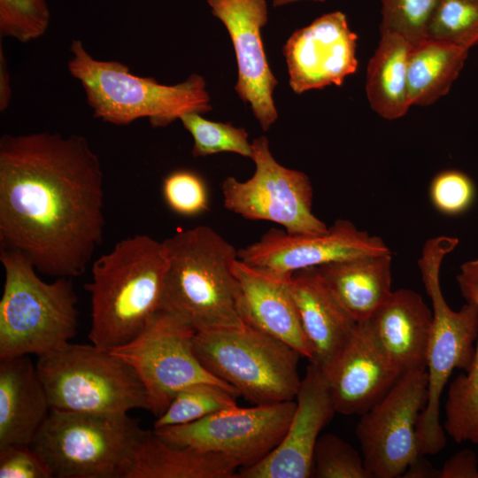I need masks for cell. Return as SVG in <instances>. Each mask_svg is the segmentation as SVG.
Returning a JSON list of instances; mask_svg holds the SVG:
<instances>
[{"label":"cell","mask_w":478,"mask_h":478,"mask_svg":"<svg viewBox=\"0 0 478 478\" xmlns=\"http://www.w3.org/2000/svg\"><path fill=\"white\" fill-rule=\"evenodd\" d=\"M457 282L466 302L478 308V258L461 265ZM443 428L458 443H478V335L470 370L460 374L449 387Z\"/></svg>","instance_id":"4316f807"},{"label":"cell","mask_w":478,"mask_h":478,"mask_svg":"<svg viewBox=\"0 0 478 478\" xmlns=\"http://www.w3.org/2000/svg\"><path fill=\"white\" fill-rule=\"evenodd\" d=\"M380 346L402 372L426 370L433 311L408 289L392 291L367 320Z\"/></svg>","instance_id":"ffe728a7"},{"label":"cell","mask_w":478,"mask_h":478,"mask_svg":"<svg viewBox=\"0 0 478 478\" xmlns=\"http://www.w3.org/2000/svg\"><path fill=\"white\" fill-rule=\"evenodd\" d=\"M42 456L30 444H12L0 449V478H52Z\"/></svg>","instance_id":"d590c367"},{"label":"cell","mask_w":478,"mask_h":478,"mask_svg":"<svg viewBox=\"0 0 478 478\" xmlns=\"http://www.w3.org/2000/svg\"><path fill=\"white\" fill-rule=\"evenodd\" d=\"M196 355L213 375L255 405L297 397L300 354L284 342L255 328L197 331Z\"/></svg>","instance_id":"9c48e42d"},{"label":"cell","mask_w":478,"mask_h":478,"mask_svg":"<svg viewBox=\"0 0 478 478\" xmlns=\"http://www.w3.org/2000/svg\"><path fill=\"white\" fill-rule=\"evenodd\" d=\"M378 46L366 66V94L372 110L393 120L404 117L408 101L407 66L412 43L393 32H380Z\"/></svg>","instance_id":"d4e9b609"},{"label":"cell","mask_w":478,"mask_h":478,"mask_svg":"<svg viewBox=\"0 0 478 478\" xmlns=\"http://www.w3.org/2000/svg\"><path fill=\"white\" fill-rule=\"evenodd\" d=\"M477 456H478V454H477Z\"/></svg>","instance_id":"60d3db41"},{"label":"cell","mask_w":478,"mask_h":478,"mask_svg":"<svg viewBox=\"0 0 478 478\" xmlns=\"http://www.w3.org/2000/svg\"><path fill=\"white\" fill-rule=\"evenodd\" d=\"M167 267L163 241L147 235L122 239L96 258L85 284L91 298V343L112 351L139 335L160 309Z\"/></svg>","instance_id":"7a4b0ae2"},{"label":"cell","mask_w":478,"mask_h":478,"mask_svg":"<svg viewBox=\"0 0 478 478\" xmlns=\"http://www.w3.org/2000/svg\"><path fill=\"white\" fill-rule=\"evenodd\" d=\"M421 457L422 455H420L418 459L410 465L403 476L410 478H440L441 470H436L430 463H428L426 459H421Z\"/></svg>","instance_id":"f35d334b"},{"label":"cell","mask_w":478,"mask_h":478,"mask_svg":"<svg viewBox=\"0 0 478 478\" xmlns=\"http://www.w3.org/2000/svg\"><path fill=\"white\" fill-rule=\"evenodd\" d=\"M12 98L11 77L3 46L0 47V111L4 112Z\"/></svg>","instance_id":"74e56055"},{"label":"cell","mask_w":478,"mask_h":478,"mask_svg":"<svg viewBox=\"0 0 478 478\" xmlns=\"http://www.w3.org/2000/svg\"><path fill=\"white\" fill-rule=\"evenodd\" d=\"M391 253L315 267L327 288L357 322L366 321L391 294Z\"/></svg>","instance_id":"603a6c76"},{"label":"cell","mask_w":478,"mask_h":478,"mask_svg":"<svg viewBox=\"0 0 478 478\" xmlns=\"http://www.w3.org/2000/svg\"><path fill=\"white\" fill-rule=\"evenodd\" d=\"M295 409L294 400L235 405L197 421L153 431L171 443L222 455L240 468L260 461L280 443Z\"/></svg>","instance_id":"4fadbf2b"},{"label":"cell","mask_w":478,"mask_h":478,"mask_svg":"<svg viewBox=\"0 0 478 478\" xmlns=\"http://www.w3.org/2000/svg\"><path fill=\"white\" fill-rule=\"evenodd\" d=\"M196 333L177 316L158 310L133 340L111 351L134 368L146 389L149 412L156 418L179 390L194 383H215L237 394L201 363L194 349Z\"/></svg>","instance_id":"30bf717a"},{"label":"cell","mask_w":478,"mask_h":478,"mask_svg":"<svg viewBox=\"0 0 478 478\" xmlns=\"http://www.w3.org/2000/svg\"><path fill=\"white\" fill-rule=\"evenodd\" d=\"M50 19L46 0H0V36L27 42L45 34Z\"/></svg>","instance_id":"d6a6232c"},{"label":"cell","mask_w":478,"mask_h":478,"mask_svg":"<svg viewBox=\"0 0 478 478\" xmlns=\"http://www.w3.org/2000/svg\"><path fill=\"white\" fill-rule=\"evenodd\" d=\"M296 409L280 443L260 461L236 472L238 478H308L320 433L336 412L320 368L310 362L296 397Z\"/></svg>","instance_id":"2e32d148"},{"label":"cell","mask_w":478,"mask_h":478,"mask_svg":"<svg viewBox=\"0 0 478 478\" xmlns=\"http://www.w3.org/2000/svg\"><path fill=\"white\" fill-rule=\"evenodd\" d=\"M297 1H301V0H273V4H274V6L277 7V6H282V5L291 4V3H294V2H297ZM312 1L322 3L325 0H312Z\"/></svg>","instance_id":"ab89813d"},{"label":"cell","mask_w":478,"mask_h":478,"mask_svg":"<svg viewBox=\"0 0 478 478\" xmlns=\"http://www.w3.org/2000/svg\"><path fill=\"white\" fill-rule=\"evenodd\" d=\"M357 41L340 11L323 14L296 30L282 49L292 90L302 94L341 86L358 69Z\"/></svg>","instance_id":"9a60e30c"},{"label":"cell","mask_w":478,"mask_h":478,"mask_svg":"<svg viewBox=\"0 0 478 478\" xmlns=\"http://www.w3.org/2000/svg\"><path fill=\"white\" fill-rule=\"evenodd\" d=\"M180 120L193 137L194 157L220 152L251 157V143L248 141V133L244 128L234 127L231 123L208 120L197 112L186 113Z\"/></svg>","instance_id":"f1b7e54d"},{"label":"cell","mask_w":478,"mask_h":478,"mask_svg":"<svg viewBox=\"0 0 478 478\" xmlns=\"http://www.w3.org/2000/svg\"><path fill=\"white\" fill-rule=\"evenodd\" d=\"M128 413L51 409L32 446L58 478H126L145 433Z\"/></svg>","instance_id":"52a82bcc"},{"label":"cell","mask_w":478,"mask_h":478,"mask_svg":"<svg viewBox=\"0 0 478 478\" xmlns=\"http://www.w3.org/2000/svg\"><path fill=\"white\" fill-rule=\"evenodd\" d=\"M212 13L226 27L234 45L238 78L235 91L250 103L255 118L266 131L278 113L273 98L277 80L267 62L261 28L267 22L265 0H207Z\"/></svg>","instance_id":"e0dca14e"},{"label":"cell","mask_w":478,"mask_h":478,"mask_svg":"<svg viewBox=\"0 0 478 478\" xmlns=\"http://www.w3.org/2000/svg\"><path fill=\"white\" fill-rule=\"evenodd\" d=\"M468 52L432 38L412 44L407 66L410 105L428 106L446 96L462 71Z\"/></svg>","instance_id":"484cf974"},{"label":"cell","mask_w":478,"mask_h":478,"mask_svg":"<svg viewBox=\"0 0 478 478\" xmlns=\"http://www.w3.org/2000/svg\"><path fill=\"white\" fill-rule=\"evenodd\" d=\"M67 63L70 74L81 84L95 118L126 126L147 118L153 127H166L189 112L212 110L203 76L193 73L175 85H164L151 77L132 73L115 60H98L73 39Z\"/></svg>","instance_id":"277c9868"},{"label":"cell","mask_w":478,"mask_h":478,"mask_svg":"<svg viewBox=\"0 0 478 478\" xmlns=\"http://www.w3.org/2000/svg\"><path fill=\"white\" fill-rule=\"evenodd\" d=\"M478 456L468 449L451 456L441 469L440 478H478Z\"/></svg>","instance_id":"8d00e7d4"},{"label":"cell","mask_w":478,"mask_h":478,"mask_svg":"<svg viewBox=\"0 0 478 478\" xmlns=\"http://www.w3.org/2000/svg\"><path fill=\"white\" fill-rule=\"evenodd\" d=\"M236 393L211 382H197L179 390L166 411L156 418L154 428L178 426L202 420L237 405Z\"/></svg>","instance_id":"83f0119b"},{"label":"cell","mask_w":478,"mask_h":478,"mask_svg":"<svg viewBox=\"0 0 478 478\" xmlns=\"http://www.w3.org/2000/svg\"><path fill=\"white\" fill-rule=\"evenodd\" d=\"M51 407L28 355L0 358V449L32 444Z\"/></svg>","instance_id":"7402d4cb"},{"label":"cell","mask_w":478,"mask_h":478,"mask_svg":"<svg viewBox=\"0 0 478 478\" xmlns=\"http://www.w3.org/2000/svg\"><path fill=\"white\" fill-rule=\"evenodd\" d=\"M380 32H393L414 44L428 36L439 0H380Z\"/></svg>","instance_id":"4dcf8cb0"},{"label":"cell","mask_w":478,"mask_h":478,"mask_svg":"<svg viewBox=\"0 0 478 478\" xmlns=\"http://www.w3.org/2000/svg\"><path fill=\"white\" fill-rule=\"evenodd\" d=\"M251 150L254 174L243 181L228 176L221 183L225 208L244 219L281 225L292 235L327 233L328 227L312 212L309 177L280 165L266 136L253 140Z\"/></svg>","instance_id":"8fae6325"},{"label":"cell","mask_w":478,"mask_h":478,"mask_svg":"<svg viewBox=\"0 0 478 478\" xmlns=\"http://www.w3.org/2000/svg\"><path fill=\"white\" fill-rule=\"evenodd\" d=\"M35 365L51 409L106 414L149 411L139 376L111 351L68 343L39 356Z\"/></svg>","instance_id":"ba28073f"},{"label":"cell","mask_w":478,"mask_h":478,"mask_svg":"<svg viewBox=\"0 0 478 478\" xmlns=\"http://www.w3.org/2000/svg\"><path fill=\"white\" fill-rule=\"evenodd\" d=\"M289 290L312 351L310 362L322 368L343 348L357 322L334 297L315 267L293 273Z\"/></svg>","instance_id":"44dd1931"},{"label":"cell","mask_w":478,"mask_h":478,"mask_svg":"<svg viewBox=\"0 0 478 478\" xmlns=\"http://www.w3.org/2000/svg\"><path fill=\"white\" fill-rule=\"evenodd\" d=\"M168 267L160 309L196 331L242 328L238 281L233 266L238 251L214 229L197 226L165 239Z\"/></svg>","instance_id":"3957f363"},{"label":"cell","mask_w":478,"mask_h":478,"mask_svg":"<svg viewBox=\"0 0 478 478\" xmlns=\"http://www.w3.org/2000/svg\"><path fill=\"white\" fill-rule=\"evenodd\" d=\"M391 253L379 236L357 228L350 220L338 219L321 235H292L271 228L258 241L238 251L245 264L280 277L325 264L372 255Z\"/></svg>","instance_id":"5bb4252c"},{"label":"cell","mask_w":478,"mask_h":478,"mask_svg":"<svg viewBox=\"0 0 478 478\" xmlns=\"http://www.w3.org/2000/svg\"><path fill=\"white\" fill-rule=\"evenodd\" d=\"M4 283L0 300V358L36 355L70 343L78 329L72 278L46 282L23 253L1 248Z\"/></svg>","instance_id":"5b68a950"},{"label":"cell","mask_w":478,"mask_h":478,"mask_svg":"<svg viewBox=\"0 0 478 478\" xmlns=\"http://www.w3.org/2000/svg\"><path fill=\"white\" fill-rule=\"evenodd\" d=\"M320 370L336 412L344 415L367 412L403 374L385 354L367 320L357 323L343 348Z\"/></svg>","instance_id":"ac0fdd59"},{"label":"cell","mask_w":478,"mask_h":478,"mask_svg":"<svg viewBox=\"0 0 478 478\" xmlns=\"http://www.w3.org/2000/svg\"><path fill=\"white\" fill-rule=\"evenodd\" d=\"M104 173L82 135L40 132L0 139L1 248L51 277L82 275L102 243Z\"/></svg>","instance_id":"6da1fadb"},{"label":"cell","mask_w":478,"mask_h":478,"mask_svg":"<svg viewBox=\"0 0 478 478\" xmlns=\"http://www.w3.org/2000/svg\"><path fill=\"white\" fill-rule=\"evenodd\" d=\"M427 400V370L408 371L360 415L355 433L372 478L403 476L418 459L416 427Z\"/></svg>","instance_id":"7c38bea8"},{"label":"cell","mask_w":478,"mask_h":478,"mask_svg":"<svg viewBox=\"0 0 478 478\" xmlns=\"http://www.w3.org/2000/svg\"><path fill=\"white\" fill-rule=\"evenodd\" d=\"M458 245L455 237L440 235L428 239L418 259L426 292L433 307L427 373L428 400L417 427L420 455H435L446 445L440 423V399L454 369L468 372L473 365L478 335V308L466 302L459 311L446 303L440 287V268L444 257Z\"/></svg>","instance_id":"8992f818"},{"label":"cell","mask_w":478,"mask_h":478,"mask_svg":"<svg viewBox=\"0 0 478 478\" xmlns=\"http://www.w3.org/2000/svg\"><path fill=\"white\" fill-rule=\"evenodd\" d=\"M312 474L317 478H372L365 467L363 457L334 434L319 436L313 453Z\"/></svg>","instance_id":"1f68e13d"},{"label":"cell","mask_w":478,"mask_h":478,"mask_svg":"<svg viewBox=\"0 0 478 478\" xmlns=\"http://www.w3.org/2000/svg\"><path fill=\"white\" fill-rule=\"evenodd\" d=\"M429 198L439 212L455 216L467 211L475 198V187L471 178L459 170L438 173L431 181Z\"/></svg>","instance_id":"e575fe53"},{"label":"cell","mask_w":478,"mask_h":478,"mask_svg":"<svg viewBox=\"0 0 478 478\" xmlns=\"http://www.w3.org/2000/svg\"><path fill=\"white\" fill-rule=\"evenodd\" d=\"M427 38L468 50L478 46V0H439Z\"/></svg>","instance_id":"f546056e"},{"label":"cell","mask_w":478,"mask_h":478,"mask_svg":"<svg viewBox=\"0 0 478 478\" xmlns=\"http://www.w3.org/2000/svg\"><path fill=\"white\" fill-rule=\"evenodd\" d=\"M238 469L222 455L171 443L146 430L126 478H234Z\"/></svg>","instance_id":"cb8c5ba5"},{"label":"cell","mask_w":478,"mask_h":478,"mask_svg":"<svg viewBox=\"0 0 478 478\" xmlns=\"http://www.w3.org/2000/svg\"><path fill=\"white\" fill-rule=\"evenodd\" d=\"M233 271L239 284L237 306L243 323L284 342L310 361L312 351L289 290L291 276H277L239 258Z\"/></svg>","instance_id":"d6986e66"},{"label":"cell","mask_w":478,"mask_h":478,"mask_svg":"<svg viewBox=\"0 0 478 478\" xmlns=\"http://www.w3.org/2000/svg\"><path fill=\"white\" fill-rule=\"evenodd\" d=\"M162 193L168 207L177 214L188 217L209 210V192L204 180L197 173L179 169L163 181Z\"/></svg>","instance_id":"836d02e7"}]
</instances>
